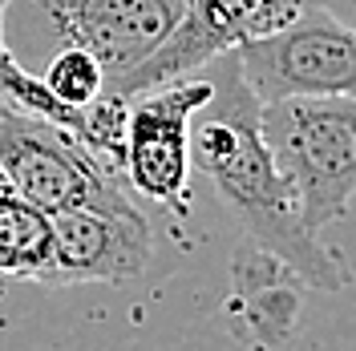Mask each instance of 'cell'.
I'll list each match as a JSON object with an SVG mask.
<instances>
[{"label": "cell", "mask_w": 356, "mask_h": 351, "mask_svg": "<svg viewBox=\"0 0 356 351\" xmlns=\"http://www.w3.org/2000/svg\"><path fill=\"white\" fill-rule=\"evenodd\" d=\"M202 73L211 81V97L191 117V166L211 178L219 202L255 246L284 259L316 291H344L348 271L304 222L288 178L267 150L259 126L264 101L247 85L239 53L231 49L207 61Z\"/></svg>", "instance_id": "obj_1"}, {"label": "cell", "mask_w": 356, "mask_h": 351, "mask_svg": "<svg viewBox=\"0 0 356 351\" xmlns=\"http://www.w3.org/2000/svg\"><path fill=\"white\" fill-rule=\"evenodd\" d=\"M259 126L304 222L320 234L356 198V97L264 101Z\"/></svg>", "instance_id": "obj_2"}, {"label": "cell", "mask_w": 356, "mask_h": 351, "mask_svg": "<svg viewBox=\"0 0 356 351\" xmlns=\"http://www.w3.org/2000/svg\"><path fill=\"white\" fill-rule=\"evenodd\" d=\"M0 174L8 190L44 214L61 206H134L122 174L97 162L69 130L21 110L0 117Z\"/></svg>", "instance_id": "obj_3"}, {"label": "cell", "mask_w": 356, "mask_h": 351, "mask_svg": "<svg viewBox=\"0 0 356 351\" xmlns=\"http://www.w3.org/2000/svg\"><path fill=\"white\" fill-rule=\"evenodd\" d=\"M259 101L280 97H356V28L320 8H304L280 33L235 49Z\"/></svg>", "instance_id": "obj_4"}, {"label": "cell", "mask_w": 356, "mask_h": 351, "mask_svg": "<svg viewBox=\"0 0 356 351\" xmlns=\"http://www.w3.org/2000/svg\"><path fill=\"white\" fill-rule=\"evenodd\" d=\"M211 97L207 73L134 93L126 105L122 182L158 206H178L191 186V117Z\"/></svg>", "instance_id": "obj_5"}, {"label": "cell", "mask_w": 356, "mask_h": 351, "mask_svg": "<svg viewBox=\"0 0 356 351\" xmlns=\"http://www.w3.org/2000/svg\"><path fill=\"white\" fill-rule=\"evenodd\" d=\"M53 226V286L134 283L154 259V234L138 206H61Z\"/></svg>", "instance_id": "obj_6"}, {"label": "cell", "mask_w": 356, "mask_h": 351, "mask_svg": "<svg viewBox=\"0 0 356 351\" xmlns=\"http://www.w3.org/2000/svg\"><path fill=\"white\" fill-rule=\"evenodd\" d=\"M65 44H77L106 69V89L138 69L175 33L186 0H37Z\"/></svg>", "instance_id": "obj_7"}, {"label": "cell", "mask_w": 356, "mask_h": 351, "mask_svg": "<svg viewBox=\"0 0 356 351\" xmlns=\"http://www.w3.org/2000/svg\"><path fill=\"white\" fill-rule=\"evenodd\" d=\"M304 286L308 283L284 259L251 239L239 242L231 259V311L239 315L243 339H255L264 348L288 343L304 307Z\"/></svg>", "instance_id": "obj_8"}, {"label": "cell", "mask_w": 356, "mask_h": 351, "mask_svg": "<svg viewBox=\"0 0 356 351\" xmlns=\"http://www.w3.org/2000/svg\"><path fill=\"white\" fill-rule=\"evenodd\" d=\"M53 271V226L41 206L24 202L17 190L0 186V275L41 279Z\"/></svg>", "instance_id": "obj_9"}, {"label": "cell", "mask_w": 356, "mask_h": 351, "mask_svg": "<svg viewBox=\"0 0 356 351\" xmlns=\"http://www.w3.org/2000/svg\"><path fill=\"white\" fill-rule=\"evenodd\" d=\"M8 4H13V0H0V24H4V8H8ZM0 101H4L8 110L33 113V117H44V121L61 126V130H69L77 142H81V133H86V110L61 105V101L44 89L41 77L24 73L21 61H17V57L8 53V44H4V28H0Z\"/></svg>", "instance_id": "obj_10"}, {"label": "cell", "mask_w": 356, "mask_h": 351, "mask_svg": "<svg viewBox=\"0 0 356 351\" xmlns=\"http://www.w3.org/2000/svg\"><path fill=\"white\" fill-rule=\"evenodd\" d=\"M41 81L61 105H69V110H86V105H93V101L106 93V69L97 65L93 53L69 44V49H61V53L49 61Z\"/></svg>", "instance_id": "obj_11"}, {"label": "cell", "mask_w": 356, "mask_h": 351, "mask_svg": "<svg viewBox=\"0 0 356 351\" xmlns=\"http://www.w3.org/2000/svg\"><path fill=\"white\" fill-rule=\"evenodd\" d=\"M304 8H320V12H328L332 21L356 28V0H304Z\"/></svg>", "instance_id": "obj_12"}, {"label": "cell", "mask_w": 356, "mask_h": 351, "mask_svg": "<svg viewBox=\"0 0 356 351\" xmlns=\"http://www.w3.org/2000/svg\"><path fill=\"white\" fill-rule=\"evenodd\" d=\"M4 110H8V105H4V101H0V117H4Z\"/></svg>", "instance_id": "obj_13"}, {"label": "cell", "mask_w": 356, "mask_h": 351, "mask_svg": "<svg viewBox=\"0 0 356 351\" xmlns=\"http://www.w3.org/2000/svg\"><path fill=\"white\" fill-rule=\"evenodd\" d=\"M0 186H4V174H0Z\"/></svg>", "instance_id": "obj_14"}]
</instances>
